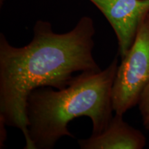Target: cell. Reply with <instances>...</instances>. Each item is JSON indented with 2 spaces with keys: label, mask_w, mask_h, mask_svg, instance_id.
<instances>
[{
  "label": "cell",
  "mask_w": 149,
  "mask_h": 149,
  "mask_svg": "<svg viewBox=\"0 0 149 149\" xmlns=\"http://www.w3.org/2000/svg\"><path fill=\"white\" fill-rule=\"evenodd\" d=\"M6 125L4 121L0 119V126H1V133H0V146L1 148H2L4 146V142L6 141V132L5 126Z\"/></svg>",
  "instance_id": "obj_7"
},
{
  "label": "cell",
  "mask_w": 149,
  "mask_h": 149,
  "mask_svg": "<svg viewBox=\"0 0 149 149\" xmlns=\"http://www.w3.org/2000/svg\"><path fill=\"white\" fill-rule=\"evenodd\" d=\"M138 104L144 126L149 130V84L141 94Z\"/></svg>",
  "instance_id": "obj_6"
},
{
  "label": "cell",
  "mask_w": 149,
  "mask_h": 149,
  "mask_svg": "<svg viewBox=\"0 0 149 149\" xmlns=\"http://www.w3.org/2000/svg\"><path fill=\"white\" fill-rule=\"evenodd\" d=\"M32 41L15 47L0 35V119L21 130L24 148L31 149L27 120L29 95L40 87L64 89L76 72L100 71L93 55L95 27L83 17L69 32L55 33L51 23L39 20Z\"/></svg>",
  "instance_id": "obj_1"
},
{
  "label": "cell",
  "mask_w": 149,
  "mask_h": 149,
  "mask_svg": "<svg viewBox=\"0 0 149 149\" xmlns=\"http://www.w3.org/2000/svg\"><path fill=\"white\" fill-rule=\"evenodd\" d=\"M118 66L116 57L104 70L76 75L64 89L40 87L33 90L27 101L31 149H51L62 137L74 138L68 125L81 116L92 120L91 135L103 133L113 117L112 87Z\"/></svg>",
  "instance_id": "obj_2"
},
{
  "label": "cell",
  "mask_w": 149,
  "mask_h": 149,
  "mask_svg": "<svg viewBox=\"0 0 149 149\" xmlns=\"http://www.w3.org/2000/svg\"><path fill=\"white\" fill-rule=\"evenodd\" d=\"M148 84L149 13L141 23L133 44L117 68L112 87L115 113L123 115L138 104Z\"/></svg>",
  "instance_id": "obj_3"
},
{
  "label": "cell",
  "mask_w": 149,
  "mask_h": 149,
  "mask_svg": "<svg viewBox=\"0 0 149 149\" xmlns=\"http://www.w3.org/2000/svg\"><path fill=\"white\" fill-rule=\"evenodd\" d=\"M122 115L113 117L108 128L99 135L78 141L81 149H141L146 139L140 130L124 122Z\"/></svg>",
  "instance_id": "obj_5"
},
{
  "label": "cell",
  "mask_w": 149,
  "mask_h": 149,
  "mask_svg": "<svg viewBox=\"0 0 149 149\" xmlns=\"http://www.w3.org/2000/svg\"><path fill=\"white\" fill-rule=\"evenodd\" d=\"M102 13L115 31L118 55L123 59L133 44L149 13V0H89Z\"/></svg>",
  "instance_id": "obj_4"
}]
</instances>
